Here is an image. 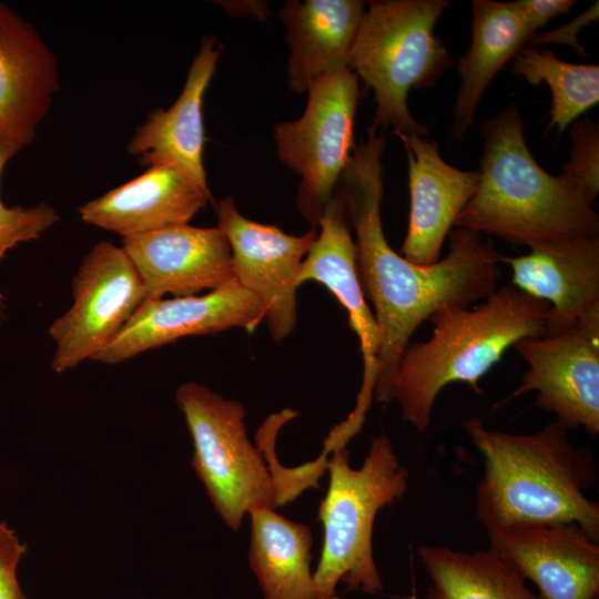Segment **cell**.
Returning <instances> with one entry per match:
<instances>
[{
    "label": "cell",
    "instance_id": "cell-22",
    "mask_svg": "<svg viewBox=\"0 0 599 599\" xmlns=\"http://www.w3.org/2000/svg\"><path fill=\"white\" fill-rule=\"evenodd\" d=\"M471 12V41L457 65L460 83L453 108L450 135L458 141L473 126L494 77L535 35L511 1L473 0Z\"/></svg>",
    "mask_w": 599,
    "mask_h": 599
},
{
    "label": "cell",
    "instance_id": "cell-14",
    "mask_svg": "<svg viewBox=\"0 0 599 599\" xmlns=\"http://www.w3.org/2000/svg\"><path fill=\"white\" fill-rule=\"evenodd\" d=\"M488 550L539 589L544 599H597L599 542L576 524L517 526L487 532Z\"/></svg>",
    "mask_w": 599,
    "mask_h": 599
},
{
    "label": "cell",
    "instance_id": "cell-7",
    "mask_svg": "<svg viewBox=\"0 0 599 599\" xmlns=\"http://www.w3.org/2000/svg\"><path fill=\"white\" fill-rule=\"evenodd\" d=\"M193 441L192 467L226 526L238 530L254 508H277L275 486L258 447L248 439L245 409L194 382L175 394Z\"/></svg>",
    "mask_w": 599,
    "mask_h": 599
},
{
    "label": "cell",
    "instance_id": "cell-18",
    "mask_svg": "<svg viewBox=\"0 0 599 599\" xmlns=\"http://www.w3.org/2000/svg\"><path fill=\"white\" fill-rule=\"evenodd\" d=\"M396 134L408 160L410 193L409 222L400 253L414 264L430 265L439 261L446 236L474 196L479 172L448 164L438 144L426 136Z\"/></svg>",
    "mask_w": 599,
    "mask_h": 599
},
{
    "label": "cell",
    "instance_id": "cell-10",
    "mask_svg": "<svg viewBox=\"0 0 599 599\" xmlns=\"http://www.w3.org/2000/svg\"><path fill=\"white\" fill-rule=\"evenodd\" d=\"M528 368L509 399L536 392L534 405L567 429L599 434V311L566 332L528 337L512 346Z\"/></svg>",
    "mask_w": 599,
    "mask_h": 599
},
{
    "label": "cell",
    "instance_id": "cell-26",
    "mask_svg": "<svg viewBox=\"0 0 599 599\" xmlns=\"http://www.w3.org/2000/svg\"><path fill=\"white\" fill-rule=\"evenodd\" d=\"M297 412L283 409L266 418L256 434L257 447L267 463L275 491L277 508L296 499L307 488H319L318 479L327 470L328 458L319 455L313 461L300 467L287 468L280 464L275 455V438L280 428L295 418Z\"/></svg>",
    "mask_w": 599,
    "mask_h": 599
},
{
    "label": "cell",
    "instance_id": "cell-24",
    "mask_svg": "<svg viewBox=\"0 0 599 599\" xmlns=\"http://www.w3.org/2000/svg\"><path fill=\"white\" fill-rule=\"evenodd\" d=\"M417 554L430 579L424 599H544L488 549L422 545Z\"/></svg>",
    "mask_w": 599,
    "mask_h": 599
},
{
    "label": "cell",
    "instance_id": "cell-12",
    "mask_svg": "<svg viewBox=\"0 0 599 599\" xmlns=\"http://www.w3.org/2000/svg\"><path fill=\"white\" fill-rule=\"evenodd\" d=\"M215 209L231 245L235 281L265 305L270 334L283 341L296 325L298 276L317 233L291 235L254 222L237 211L231 196L220 200Z\"/></svg>",
    "mask_w": 599,
    "mask_h": 599
},
{
    "label": "cell",
    "instance_id": "cell-1",
    "mask_svg": "<svg viewBox=\"0 0 599 599\" xmlns=\"http://www.w3.org/2000/svg\"><path fill=\"white\" fill-rule=\"evenodd\" d=\"M384 146V131L372 125L355 145L337 193L356 235L357 273L378 329L373 398L387 404L396 367L414 332L443 307H469L491 296L498 290L501 254L490 237L461 227L450 231L448 253L434 264H414L396 253L386 241L380 217Z\"/></svg>",
    "mask_w": 599,
    "mask_h": 599
},
{
    "label": "cell",
    "instance_id": "cell-11",
    "mask_svg": "<svg viewBox=\"0 0 599 599\" xmlns=\"http://www.w3.org/2000/svg\"><path fill=\"white\" fill-rule=\"evenodd\" d=\"M317 225L321 232L302 263L298 283L302 285L314 281L334 294L348 314L349 326L358 337L363 356V379L355 407L327 436L335 445L346 446L361 432L373 400L378 329L362 290L356 265V244L338 193L326 204Z\"/></svg>",
    "mask_w": 599,
    "mask_h": 599
},
{
    "label": "cell",
    "instance_id": "cell-31",
    "mask_svg": "<svg viewBox=\"0 0 599 599\" xmlns=\"http://www.w3.org/2000/svg\"><path fill=\"white\" fill-rule=\"evenodd\" d=\"M598 19V1H596L587 11L550 32L535 34L527 45L537 47L545 43H564L572 47L579 54L585 55L586 50L578 41L579 30Z\"/></svg>",
    "mask_w": 599,
    "mask_h": 599
},
{
    "label": "cell",
    "instance_id": "cell-21",
    "mask_svg": "<svg viewBox=\"0 0 599 599\" xmlns=\"http://www.w3.org/2000/svg\"><path fill=\"white\" fill-rule=\"evenodd\" d=\"M364 14L359 0L285 2L280 17L291 51L286 72L291 90L305 93L314 80L348 68Z\"/></svg>",
    "mask_w": 599,
    "mask_h": 599
},
{
    "label": "cell",
    "instance_id": "cell-2",
    "mask_svg": "<svg viewBox=\"0 0 599 599\" xmlns=\"http://www.w3.org/2000/svg\"><path fill=\"white\" fill-rule=\"evenodd\" d=\"M463 428L483 457L476 516L486 531L517 526L576 524L599 542L593 451L577 447L557 420L532 434L493 430L480 417Z\"/></svg>",
    "mask_w": 599,
    "mask_h": 599
},
{
    "label": "cell",
    "instance_id": "cell-20",
    "mask_svg": "<svg viewBox=\"0 0 599 599\" xmlns=\"http://www.w3.org/2000/svg\"><path fill=\"white\" fill-rule=\"evenodd\" d=\"M212 201L172 166H149L141 175L89 201L78 212L87 224L123 238L187 224Z\"/></svg>",
    "mask_w": 599,
    "mask_h": 599
},
{
    "label": "cell",
    "instance_id": "cell-32",
    "mask_svg": "<svg viewBox=\"0 0 599 599\" xmlns=\"http://www.w3.org/2000/svg\"><path fill=\"white\" fill-rule=\"evenodd\" d=\"M404 599H416V596L412 595L409 598H404Z\"/></svg>",
    "mask_w": 599,
    "mask_h": 599
},
{
    "label": "cell",
    "instance_id": "cell-9",
    "mask_svg": "<svg viewBox=\"0 0 599 599\" xmlns=\"http://www.w3.org/2000/svg\"><path fill=\"white\" fill-rule=\"evenodd\" d=\"M71 307L49 327L51 368L62 374L111 343L145 301L143 282L122 246L94 244L72 281Z\"/></svg>",
    "mask_w": 599,
    "mask_h": 599
},
{
    "label": "cell",
    "instance_id": "cell-6",
    "mask_svg": "<svg viewBox=\"0 0 599 599\" xmlns=\"http://www.w3.org/2000/svg\"><path fill=\"white\" fill-rule=\"evenodd\" d=\"M447 0L370 1L349 53L348 68L374 93V124L395 133L427 136L410 114L408 94L425 89L453 65L435 26Z\"/></svg>",
    "mask_w": 599,
    "mask_h": 599
},
{
    "label": "cell",
    "instance_id": "cell-17",
    "mask_svg": "<svg viewBox=\"0 0 599 599\" xmlns=\"http://www.w3.org/2000/svg\"><path fill=\"white\" fill-rule=\"evenodd\" d=\"M511 285L548 304L545 336L561 334L599 311V236H576L529 246L504 256Z\"/></svg>",
    "mask_w": 599,
    "mask_h": 599
},
{
    "label": "cell",
    "instance_id": "cell-15",
    "mask_svg": "<svg viewBox=\"0 0 599 599\" xmlns=\"http://www.w3.org/2000/svg\"><path fill=\"white\" fill-rule=\"evenodd\" d=\"M59 89L57 55L29 21L0 2V145L19 153L32 143Z\"/></svg>",
    "mask_w": 599,
    "mask_h": 599
},
{
    "label": "cell",
    "instance_id": "cell-25",
    "mask_svg": "<svg viewBox=\"0 0 599 599\" xmlns=\"http://www.w3.org/2000/svg\"><path fill=\"white\" fill-rule=\"evenodd\" d=\"M512 72L531 85L546 83L551 93L547 131L559 133L598 104L599 67L560 60L548 49L526 45L515 55Z\"/></svg>",
    "mask_w": 599,
    "mask_h": 599
},
{
    "label": "cell",
    "instance_id": "cell-19",
    "mask_svg": "<svg viewBox=\"0 0 599 599\" xmlns=\"http://www.w3.org/2000/svg\"><path fill=\"white\" fill-rule=\"evenodd\" d=\"M221 51L214 37H203L177 99L167 109L152 110L126 145L128 153L148 167L172 166L206 193L211 191L203 164V98Z\"/></svg>",
    "mask_w": 599,
    "mask_h": 599
},
{
    "label": "cell",
    "instance_id": "cell-28",
    "mask_svg": "<svg viewBox=\"0 0 599 599\" xmlns=\"http://www.w3.org/2000/svg\"><path fill=\"white\" fill-rule=\"evenodd\" d=\"M572 149L560 175L589 203L595 205L599 193V126L583 118L576 120L570 130Z\"/></svg>",
    "mask_w": 599,
    "mask_h": 599
},
{
    "label": "cell",
    "instance_id": "cell-8",
    "mask_svg": "<svg viewBox=\"0 0 599 599\" xmlns=\"http://www.w3.org/2000/svg\"><path fill=\"white\" fill-rule=\"evenodd\" d=\"M303 114L274 126L278 159L301 176L297 207L313 226L351 159L359 99L358 78L343 69L314 80Z\"/></svg>",
    "mask_w": 599,
    "mask_h": 599
},
{
    "label": "cell",
    "instance_id": "cell-16",
    "mask_svg": "<svg viewBox=\"0 0 599 599\" xmlns=\"http://www.w3.org/2000/svg\"><path fill=\"white\" fill-rule=\"evenodd\" d=\"M121 246L143 282L145 300L191 296L235 281L231 245L219 225H174L124 237Z\"/></svg>",
    "mask_w": 599,
    "mask_h": 599
},
{
    "label": "cell",
    "instance_id": "cell-4",
    "mask_svg": "<svg viewBox=\"0 0 599 599\" xmlns=\"http://www.w3.org/2000/svg\"><path fill=\"white\" fill-rule=\"evenodd\" d=\"M548 308L546 302L505 285L476 308L437 311L429 318L430 337L407 345L393 377L392 402L403 420L425 433L439 393L450 383L481 393L480 379L509 347L545 336Z\"/></svg>",
    "mask_w": 599,
    "mask_h": 599
},
{
    "label": "cell",
    "instance_id": "cell-13",
    "mask_svg": "<svg viewBox=\"0 0 599 599\" xmlns=\"http://www.w3.org/2000/svg\"><path fill=\"white\" fill-rule=\"evenodd\" d=\"M265 305L236 281L205 295L145 300L115 338L92 361L114 365L179 338L241 327L248 333L264 321Z\"/></svg>",
    "mask_w": 599,
    "mask_h": 599
},
{
    "label": "cell",
    "instance_id": "cell-29",
    "mask_svg": "<svg viewBox=\"0 0 599 599\" xmlns=\"http://www.w3.org/2000/svg\"><path fill=\"white\" fill-rule=\"evenodd\" d=\"M27 551L14 530L0 522V599H28L17 577L20 560Z\"/></svg>",
    "mask_w": 599,
    "mask_h": 599
},
{
    "label": "cell",
    "instance_id": "cell-23",
    "mask_svg": "<svg viewBox=\"0 0 599 599\" xmlns=\"http://www.w3.org/2000/svg\"><path fill=\"white\" fill-rule=\"evenodd\" d=\"M248 515V562L263 599H318L311 571V529L270 507L254 508Z\"/></svg>",
    "mask_w": 599,
    "mask_h": 599
},
{
    "label": "cell",
    "instance_id": "cell-5",
    "mask_svg": "<svg viewBox=\"0 0 599 599\" xmlns=\"http://www.w3.org/2000/svg\"><path fill=\"white\" fill-rule=\"evenodd\" d=\"M331 454L329 484L317 510L323 526L321 558L313 572L318 599H338V582L376 595L384 583L373 554L375 518L408 491V470L384 434L373 439L359 468L351 467L346 447Z\"/></svg>",
    "mask_w": 599,
    "mask_h": 599
},
{
    "label": "cell",
    "instance_id": "cell-3",
    "mask_svg": "<svg viewBox=\"0 0 599 599\" xmlns=\"http://www.w3.org/2000/svg\"><path fill=\"white\" fill-rule=\"evenodd\" d=\"M480 135L479 184L454 227L528 247L599 236L593 205L560 174L551 175L535 160L516 104L484 121Z\"/></svg>",
    "mask_w": 599,
    "mask_h": 599
},
{
    "label": "cell",
    "instance_id": "cell-30",
    "mask_svg": "<svg viewBox=\"0 0 599 599\" xmlns=\"http://www.w3.org/2000/svg\"><path fill=\"white\" fill-rule=\"evenodd\" d=\"M511 4L532 34L552 18L567 13L575 4L572 0H516Z\"/></svg>",
    "mask_w": 599,
    "mask_h": 599
},
{
    "label": "cell",
    "instance_id": "cell-27",
    "mask_svg": "<svg viewBox=\"0 0 599 599\" xmlns=\"http://www.w3.org/2000/svg\"><path fill=\"white\" fill-rule=\"evenodd\" d=\"M16 154L12 149L0 145V180L7 163ZM59 220L58 211L45 202L34 206H7L0 199V261L18 244L39 238ZM2 298L0 293V311Z\"/></svg>",
    "mask_w": 599,
    "mask_h": 599
}]
</instances>
